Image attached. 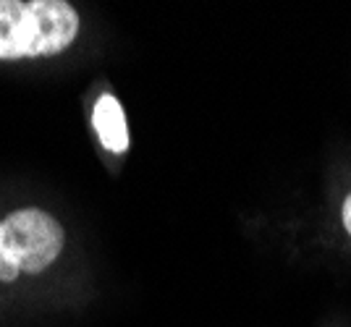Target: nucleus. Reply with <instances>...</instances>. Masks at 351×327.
Returning a JSON list of instances; mask_svg holds the SVG:
<instances>
[{
  "label": "nucleus",
  "instance_id": "nucleus-5",
  "mask_svg": "<svg viewBox=\"0 0 351 327\" xmlns=\"http://www.w3.org/2000/svg\"><path fill=\"white\" fill-rule=\"evenodd\" d=\"M341 220H343V228H346V233L351 236V192H349V196L343 199V207H341Z\"/></svg>",
  "mask_w": 351,
  "mask_h": 327
},
{
  "label": "nucleus",
  "instance_id": "nucleus-2",
  "mask_svg": "<svg viewBox=\"0 0 351 327\" xmlns=\"http://www.w3.org/2000/svg\"><path fill=\"white\" fill-rule=\"evenodd\" d=\"M0 249L24 272H43L63 249V228L43 209H19L0 223Z\"/></svg>",
  "mask_w": 351,
  "mask_h": 327
},
{
  "label": "nucleus",
  "instance_id": "nucleus-4",
  "mask_svg": "<svg viewBox=\"0 0 351 327\" xmlns=\"http://www.w3.org/2000/svg\"><path fill=\"white\" fill-rule=\"evenodd\" d=\"M21 270L14 265V259H8L5 254H3V249H0V283H11L16 280V275H19Z\"/></svg>",
  "mask_w": 351,
  "mask_h": 327
},
{
  "label": "nucleus",
  "instance_id": "nucleus-1",
  "mask_svg": "<svg viewBox=\"0 0 351 327\" xmlns=\"http://www.w3.org/2000/svg\"><path fill=\"white\" fill-rule=\"evenodd\" d=\"M79 34V14L63 0H0V58L58 55Z\"/></svg>",
  "mask_w": 351,
  "mask_h": 327
},
{
  "label": "nucleus",
  "instance_id": "nucleus-3",
  "mask_svg": "<svg viewBox=\"0 0 351 327\" xmlns=\"http://www.w3.org/2000/svg\"><path fill=\"white\" fill-rule=\"evenodd\" d=\"M92 123H95V131H97L108 152H126L129 149L126 116H123V107L113 94H103L97 100L95 110H92Z\"/></svg>",
  "mask_w": 351,
  "mask_h": 327
}]
</instances>
